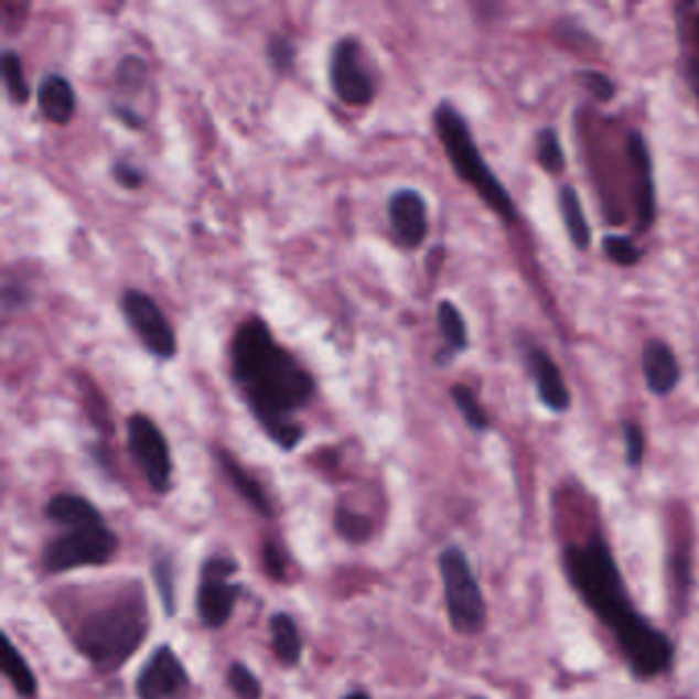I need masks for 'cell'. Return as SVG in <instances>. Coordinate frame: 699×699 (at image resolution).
Returning a JSON list of instances; mask_svg holds the SVG:
<instances>
[{"instance_id":"obj_1","label":"cell","mask_w":699,"mask_h":699,"mask_svg":"<svg viewBox=\"0 0 699 699\" xmlns=\"http://www.w3.org/2000/svg\"><path fill=\"white\" fill-rule=\"evenodd\" d=\"M230 374L262 431L281 450H293L304 438L295 415L312 400L316 381L292 351L277 343L271 326L257 314L234 331Z\"/></svg>"},{"instance_id":"obj_2","label":"cell","mask_w":699,"mask_h":699,"mask_svg":"<svg viewBox=\"0 0 699 699\" xmlns=\"http://www.w3.org/2000/svg\"><path fill=\"white\" fill-rule=\"evenodd\" d=\"M564 574L584 605L612 632L613 641L636 679L669 673L675 644L630 601L622 570L603 536L564 548Z\"/></svg>"},{"instance_id":"obj_3","label":"cell","mask_w":699,"mask_h":699,"mask_svg":"<svg viewBox=\"0 0 699 699\" xmlns=\"http://www.w3.org/2000/svg\"><path fill=\"white\" fill-rule=\"evenodd\" d=\"M433 123L445 157L452 162L455 175L478 193L484 204L505 222L517 219V207L509 191L498 181L493 169L486 164L478 144L470 131L464 116L450 101H441L433 111Z\"/></svg>"},{"instance_id":"obj_4","label":"cell","mask_w":699,"mask_h":699,"mask_svg":"<svg viewBox=\"0 0 699 699\" xmlns=\"http://www.w3.org/2000/svg\"><path fill=\"white\" fill-rule=\"evenodd\" d=\"M148 612L142 598L114 601L90 613L78 627V648L99 670H116L147 638Z\"/></svg>"},{"instance_id":"obj_5","label":"cell","mask_w":699,"mask_h":699,"mask_svg":"<svg viewBox=\"0 0 699 699\" xmlns=\"http://www.w3.org/2000/svg\"><path fill=\"white\" fill-rule=\"evenodd\" d=\"M439 574L453 630L462 636H476L486 624V599L466 552L458 546L445 548L439 553Z\"/></svg>"},{"instance_id":"obj_6","label":"cell","mask_w":699,"mask_h":699,"mask_svg":"<svg viewBox=\"0 0 699 699\" xmlns=\"http://www.w3.org/2000/svg\"><path fill=\"white\" fill-rule=\"evenodd\" d=\"M117 546L116 534L105 525L73 529L45 546L44 569L66 572L80 567H99L116 556Z\"/></svg>"},{"instance_id":"obj_7","label":"cell","mask_w":699,"mask_h":699,"mask_svg":"<svg viewBox=\"0 0 699 699\" xmlns=\"http://www.w3.org/2000/svg\"><path fill=\"white\" fill-rule=\"evenodd\" d=\"M121 314L144 350L157 359H173L179 351L175 329L152 295L140 290H126L121 295Z\"/></svg>"},{"instance_id":"obj_8","label":"cell","mask_w":699,"mask_h":699,"mask_svg":"<svg viewBox=\"0 0 699 699\" xmlns=\"http://www.w3.org/2000/svg\"><path fill=\"white\" fill-rule=\"evenodd\" d=\"M128 448L152 491L166 493L173 478V458L166 438L150 417L136 412L128 419Z\"/></svg>"},{"instance_id":"obj_9","label":"cell","mask_w":699,"mask_h":699,"mask_svg":"<svg viewBox=\"0 0 699 699\" xmlns=\"http://www.w3.org/2000/svg\"><path fill=\"white\" fill-rule=\"evenodd\" d=\"M329 83L338 101L350 107H364L374 101L376 85L362 60V44L357 37H341L329 60Z\"/></svg>"},{"instance_id":"obj_10","label":"cell","mask_w":699,"mask_h":699,"mask_svg":"<svg viewBox=\"0 0 699 699\" xmlns=\"http://www.w3.org/2000/svg\"><path fill=\"white\" fill-rule=\"evenodd\" d=\"M236 562L230 558H212L202 570L197 591V612L207 627H222L234 612L240 587L230 583Z\"/></svg>"},{"instance_id":"obj_11","label":"cell","mask_w":699,"mask_h":699,"mask_svg":"<svg viewBox=\"0 0 699 699\" xmlns=\"http://www.w3.org/2000/svg\"><path fill=\"white\" fill-rule=\"evenodd\" d=\"M187 689L190 675L169 644H162L150 655L136 681L140 699H183Z\"/></svg>"},{"instance_id":"obj_12","label":"cell","mask_w":699,"mask_h":699,"mask_svg":"<svg viewBox=\"0 0 699 699\" xmlns=\"http://www.w3.org/2000/svg\"><path fill=\"white\" fill-rule=\"evenodd\" d=\"M626 157L632 169V185H634L632 193H634V205H636L638 233H646L655 224L656 190L650 152L641 131L634 130L627 133Z\"/></svg>"},{"instance_id":"obj_13","label":"cell","mask_w":699,"mask_h":699,"mask_svg":"<svg viewBox=\"0 0 699 699\" xmlns=\"http://www.w3.org/2000/svg\"><path fill=\"white\" fill-rule=\"evenodd\" d=\"M388 219L400 247L419 248L429 234V216L423 193L417 190L394 191L388 200Z\"/></svg>"},{"instance_id":"obj_14","label":"cell","mask_w":699,"mask_h":699,"mask_svg":"<svg viewBox=\"0 0 699 699\" xmlns=\"http://www.w3.org/2000/svg\"><path fill=\"white\" fill-rule=\"evenodd\" d=\"M525 364L536 381L541 405L556 415L567 412L570 408L569 386L564 384L562 372L558 369V365L553 364L552 357L536 345H529L525 350Z\"/></svg>"},{"instance_id":"obj_15","label":"cell","mask_w":699,"mask_h":699,"mask_svg":"<svg viewBox=\"0 0 699 699\" xmlns=\"http://www.w3.org/2000/svg\"><path fill=\"white\" fill-rule=\"evenodd\" d=\"M642 374L650 392L667 396L673 392L681 379V367L665 341L653 338L642 351Z\"/></svg>"},{"instance_id":"obj_16","label":"cell","mask_w":699,"mask_h":699,"mask_svg":"<svg viewBox=\"0 0 699 699\" xmlns=\"http://www.w3.org/2000/svg\"><path fill=\"white\" fill-rule=\"evenodd\" d=\"M37 107L42 116L54 126L71 123L76 111L73 83L60 73L45 74L37 87Z\"/></svg>"},{"instance_id":"obj_17","label":"cell","mask_w":699,"mask_h":699,"mask_svg":"<svg viewBox=\"0 0 699 699\" xmlns=\"http://www.w3.org/2000/svg\"><path fill=\"white\" fill-rule=\"evenodd\" d=\"M45 515L56 524L68 525L73 529L103 525L99 509L85 496L56 495L45 505Z\"/></svg>"},{"instance_id":"obj_18","label":"cell","mask_w":699,"mask_h":699,"mask_svg":"<svg viewBox=\"0 0 699 699\" xmlns=\"http://www.w3.org/2000/svg\"><path fill=\"white\" fill-rule=\"evenodd\" d=\"M438 329L443 338V351L438 353V364L452 362L455 355L467 350V326L460 308L450 300H441L438 304Z\"/></svg>"},{"instance_id":"obj_19","label":"cell","mask_w":699,"mask_h":699,"mask_svg":"<svg viewBox=\"0 0 699 699\" xmlns=\"http://www.w3.org/2000/svg\"><path fill=\"white\" fill-rule=\"evenodd\" d=\"M558 207H560V214H562V222H564V228L569 233V238L572 240V245L579 248V250H587L591 247V226L584 218L583 205H581V197L574 187L570 185H562L560 193H558Z\"/></svg>"},{"instance_id":"obj_20","label":"cell","mask_w":699,"mask_h":699,"mask_svg":"<svg viewBox=\"0 0 699 699\" xmlns=\"http://www.w3.org/2000/svg\"><path fill=\"white\" fill-rule=\"evenodd\" d=\"M219 466L224 467L228 481L233 482L234 488L238 491V495L243 496L247 503H250L255 509L262 513V515H271V503L265 495V491L261 488V484L255 481L250 474H248L245 467L240 466L236 462L233 453L226 452V450H219L218 452Z\"/></svg>"},{"instance_id":"obj_21","label":"cell","mask_w":699,"mask_h":699,"mask_svg":"<svg viewBox=\"0 0 699 699\" xmlns=\"http://www.w3.org/2000/svg\"><path fill=\"white\" fill-rule=\"evenodd\" d=\"M271 641L277 658L286 667H295L302 658V636L288 613H276L271 617Z\"/></svg>"},{"instance_id":"obj_22","label":"cell","mask_w":699,"mask_h":699,"mask_svg":"<svg viewBox=\"0 0 699 699\" xmlns=\"http://www.w3.org/2000/svg\"><path fill=\"white\" fill-rule=\"evenodd\" d=\"M2 673L13 684L17 693H21L23 698L28 699L35 698V693H37L35 673L31 670L25 656L17 650L15 644L7 636L2 642Z\"/></svg>"},{"instance_id":"obj_23","label":"cell","mask_w":699,"mask_h":699,"mask_svg":"<svg viewBox=\"0 0 699 699\" xmlns=\"http://www.w3.org/2000/svg\"><path fill=\"white\" fill-rule=\"evenodd\" d=\"M0 68H2V80L9 93V99L17 105H25L31 99V87L25 78V68L23 62L19 58L15 50H4L2 60H0Z\"/></svg>"},{"instance_id":"obj_24","label":"cell","mask_w":699,"mask_h":699,"mask_svg":"<svg viewBox=\"0 0 699 699\" xmlns=\"http://www.w3.org/2000/svg\"><path fill=\"white\" fill-rule=\"evenodd\" d=\"M450 396H452L453 405L458 408V412L462 415L464 423L472 431H476V433L488 431L491 419H488L486 410L478 402L476 394L472 392V388H467L466 384H455L450 390Z\"/></svg>"},{"instance_id":"obj_25","label":"cell","mask_w":699,"mask_h":699,"mask_svg":"<svg viewBox=\"0 0 699 699\" xmlns=\"http://www.w3.org/2000/svg\"><path fill=\"white\" fill-rule=\"evenodd\" d=\"M536 159L539 166L548 173V175H560L567 166V157L560 144L558 131L553 128H544L536 136Z\"/></svg>"},{"instance_id":"obj_26","label":"cell","mask_w":699,"mask_h":699,"mask_svg":"<svg viewBox=\"0 0 699 699\" xmlns=\"http://www.w3.org/2000/svg\"><path fill=\"white\" fill-rule=\"evenodd\" d=\"M679 42L684 45L685 78L699 101V13L691 19V31L679 28Z\"/></svg>"},{"instance_id":"obj_27","label":"cell","mask_w":699,"mask_h":699,"mask_svg":"<svg viewBox=\"0 0 699 699\" xmlns=\"http://www.w3.org/2000/svg\"><path fill=\"white\" fill-rule=\"evenodd\" d=\"M603 252L607 255L610 261L620 267H634L642 259V250L632 243V238L622 234H607L601 240Z\"/></svg>"},{"instance_id":"obj_28","label":"cell","mask_w":699,"mask_h":699,"mask_svg":"<svg viewBox=\"0 0 699 699\" xmlns=\"http://www.w3.org/2000/svg\"><path fill=\"white\" fill-rule=\"evenodd\" d=\"M336 529L338 534L350 541H365L374 531V524L369 517H365L362 513H355L351 509L336 510Z\"/></svg>"},{"instance_id":"obj_29","label":"cell","mask_w":699,"mask_h":699,"mask_svg":"<svg viewBox=\"0 0 699 699\" xmlns=\"http://www.w3.org/2000/svg\"><path fill=\"white\" fill-rule=\"evenodd\" d=\"M228 685L233 687L234 696L238 699H261L262 687L259 679L243 663L230 665Z\"/></svg>"},{"instance_id":"obj_30","label":"cell","mask_w":699,"mask_h":699,"mask_svg":"<svg viewBox=\"0 0 699 699\" xmlns=\"http://www.w3.org/2000/svg\"><path fill=\"white\" fill-rule=\"evenodd\" d=\"M116 80L119 87L140 90L148 83L147 62L138 56H126L117 64Z\"/></svg>"},{"instance_id":"obj_31","label":"cell","mask_w":699,"mask_h":699,"mask_svg":"<svg viewBox=\"0 0 699 699\" xmlns=\"http://www.w3.org/2000/svg\"><path fill=\"white\" fill-rule=\"evenodd\" d=\"M154 579H157V589L161 593L162 605L169 615L175 613V572H173V562L162 558L161 562L154 564Z\"/></svg>"},{"instance_id":"obj_32","label":"cell","mask_w":699,"mask_h":699,"mask_svg":"<svg viewBox=\"0 0 699 699\" xmlns=\"http://www.w3.org/2000/svg\"><path fill=\"white\" fill-rule=\"evenodd\" d=\"M267 56L277 73H288L295 62V45L286 35L277 33L267 44Z\"/></svg>"},{"instance_id":"obj_33","label":"cell","mask_w":699,"mask_h":699,"mask_svg":"<svg viewBox=\"0 0 699 699\" xmlns=\"http://www.w3.org/2000/svg\"><path fill=\"white\" fill-rule=\"evenodd\" d=\"M622 435H624L627 466L641 467L642 462H644V453H646V438H644L641 424L627 421L622 429Z\"/></svg>"},{"instance_id":"obj_34","label":"cell","mask_w":699,"mask_h":699,"mask_svg":"<svg viewBox=\"0 0 699 699\" xmlns=\"http://www.w3.org/2000/svg\"><path fill=\"white\" fill-rule=\"evenodd\" d=\"M579 80L599 101H612V97L615 95V85L610 76H605L599 71H583L579 74Z\"/></svg>"},{"instance_id":"obj_35","label":"cell","mask_w":699,"mask_h":699,"mask_svg":"<svg viewBox=\"0 0 699 699\" xmlns=\"http://www.w3.org/2000/svg\"><path fill=\"white\" fill-rule=\"evenodd\" d=\"M111 173H114L116 183H119V185H121V187H126V190H140V187L147 183V176H144V173H142L136 164H131V162H114Z\"/></svg>"},{"instance_id":"obj_36","label":"cell","mask_w":699,"mask_h":699,"mask_svg":"<svg viewBox=\"0 0 699 699\" xmlns=\"http://www.w3.org/2000/svg\"><path fill=\"white\" fill-rule=\"evenodd\" d=\"M262 562H265V569L267 572L279 581V579H283V572H286V567H283V560H281V553L277 550L276 546L269 541L267 546H265V552H262Z\"/></svg>"},{"instance_id":"obj_37","label":"cell","mask_w":699,"mask_h":699,"mask_svg":"<svg viewBox=\"0 0 699 699\" xmlns=\"http://www.w3.org/2000/svg\"><path fill=\"white\" fill-rule=\"evenodd\" d=\"M114 116L130 130H142L144 128V119L140 114H136L128 105H114Z\"/></svg>"},{"instance_id":"obj_38","label":"cell","mask_w":699,"mask_h":699,"mask_svg":"<svg viewBox=\"0 0 699 699\" xmlns=\"http://www.w3.org/2000/svg\"><path fill=\"white\" fill-rule=\"evenodd\" d=\"M30 302V292L28 290H21L19 286H7L4 288V308H21L25 307Z\"/></svg>"},{"instance_id":"obj_39","label":"cell","mask_w":699,"mask_h":699,"mask_svg":"<svg viewBox=\"0 0 699 699\" xmlns=\"http://www.w3.org/2000/svg\"><path fill=\"white\" fill-rule=\"evenodd\" d=\"M345 699H369V696L364 693V691H353V693H350Z\"/></svg>"}]
</instances>
